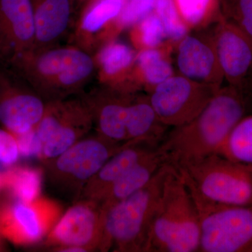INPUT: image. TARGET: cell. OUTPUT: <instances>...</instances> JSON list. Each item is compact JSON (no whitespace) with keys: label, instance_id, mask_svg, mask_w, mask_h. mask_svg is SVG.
<instances>
[{"label":"cell","instance_id":"ba28073f","mask_svg":"<svg viewBox=\"0 0 252 252\" xmlns=\"http://www.w3.org/2000/svg\"><path fill=\"white\" fill-rule=\"evenodd\" d=\"M94 124L89 102L78 99L50 101L35 127L42 144L39 158L45 162L58 157L86 137Z\"/></svg>","mask_w":252,"mask_h":252},{"label":"cell","instance_id":"484cf974","mask_svg":"<svg viewBox=\"0 0 252 252\" xmlns=\"http://www.w3.org/2000/svg\"><path fill=\"white\" fill-rule=\"evenodd\" d=\"M133 27L131 37L140 51L159 47L167 41L161 21L154 10Z\"/></svg>","mask_w":252,"mask_h":252},{"label":"cell","instance_id":"9a60e30c","mask_svg":"<svg viewBox=\"0 0 252 252\" xmlns=\"http://www.w3.org/2000/svg\"><path fill=\"white\" fill-rule=\"evenodd\" d=\"M36 29L31 0H0V61L34 49Z\"/></svg>","mask_w":252,"mask_h":252},{"label":"cell","instance_id":"8992f818","mask_svg":"<svg viewBox=\"0 0 252 252\" xmlns=\"http://www.w3.org/2000/svg\"><path fill=\"white\" fill-rule=\"evenodd\" d=\"M129 142H114L98 134L84 137L58 157L44 162V172L54 188L77 200L88 182Z\"/></svg>","mask_w":252,"mask_h":252},{"label":"cell","instance_id":"83f0119b","mask_svg":"<svg viewBox=\"0 0 252 252\" xmlns=\"http://www.w3.org/2000/svg\"><path fill=\"white\" fill-rule=\"evenodd\" d=\"M221 15L252 39V0H220Z\"/></svg>","mask_w":252,"mask_h":252},{"label":"cell","instance_id":"7a4b0ae2","mask_svg":"<svg viewBox=\"0 0 252 252\" xmlns=\"http://www.w3.org/2000/svg\"><path fill=\"white\" fill-rule=\"evenodd\" d=\"M200 238V219L193 197L172 166L164 182L145 252H198Z\"/></svg>","mask_w":252,"mask_h":252},{"label":"cell","instance_id":"ac0fdd59","mask_svg":"<svg viewBox=\"0 0 252 252\" xmlns=\"http://www.w3.org/2000/svg\"><path fill=\"white\" fill-rule=\"evenodd\" d=\"M167 162H168L166 157L158 147L153 154L112 184L98 200L104 216L111 207L130 196L148 184Z\"/></svg>","mask_w":252,"mask_h":252},{"label":"cell","instance_id":"d4e9b609","mask_svg":"<svg viewBox=\"0 0 252 252\" xmlns=\"http://www.w3.org/2000/svg\"><path fill=\"white\" fill-rule=\"evenodd\" d=\"M124 0H91L81 21V29L88 34L97 32L120 14Z\"/></svg>","mask_w":252,"mask_h":252},{"label":"cell","instance_id":"52a82bcc","mask_svg":"<svg viewBox=\"0 0 252 252\" xmlns=\"http://www.w3.org/2000/svg\"><path fill=\"white\" fill-rule=\"evenodd\" d=\"M200 219V252H252V205L214 203L191 193Z\"/></svg>","mask_w":252,"mask_h":252},{"label":"cell","instance_id":"7c38bea8","mask_svg":"<svg viewBox=\"0 0 252 252\" xmlns=\"http://www.w3.org/2000/svg\"><path fill=\"white\" fill-rule=\"evenodd\" d=\"M104 216L100 204L89 199H79L58 220L46 238V246L53 250L79 247L86 251L99 250L103 236Z\"/></svg>","mask_w":252,"mask_h":252},{"label":"cell","instance_id":"8fae6325","mask_svg":"<svg viewBox=\"0 0 252 252\" xmlns=\"http://www.w3.org/2000/svg\"><path fill=\"white\" fill-rule=\"evenodd\" d=\"M46 104L24 78L0 61V126L14 135L32 130L44 115Z\"/></svg>","mask_w":252,"mask_h":252},{"label":"cell","instance_id":"d6a6232c","mask_svg":"<svg viewBox=\"0 0 252 252\" xmlns=\"http://www.w3.org/2000/svg\"><path fill=\"white\" fill-rule=\"evenodd\" d=\"M251 83H252V74L251 77Z\"/></svg>","mask_w":252,"mask_h":252},{"label":"cell","instance_id":"30bf717a","mask_svg":"<svg viewBox=\"0 0 252 252\" xmlns=\"http://www.w3.org/2000/svg\"><path fill=\"white\" fill-rule=\"evenodd\" d=\"M61 204L41 196L33 201H18L0 209V236L18 245L39 243L49 235L63 214Z\"/></svg>","mask_w":252,"mask_h":252},{"label":"cell","instance_id":"4316f807","mask_svg":"<svg viewBox=\"0 0 252 252\" xmlns=\"http://www.w3.org/2000/svg\"><path fill=\"white\" fill-rule=\"evenodd\" d=\"M154 11L161 21L167 41L175 47L190 31L179 14L173 0H157Z\"/></svg>","mask_w":252,"mask_h":252},{"label":"cell","instance_id":"e575fe53","mask_svg":"<svg viewBox=\"0 0 252 252\" xmlns=\"http://www.w3.org/2000/svg\"><path fill=\"white\" fill-rule=\"evenodd\" d=\"M0 249H1V243H0Z\"/></svg>","mask_w":252,"mask_h":252},{"label":"cell","instance_id":"1f68e13d","mask_svg":"<svg viewBox=\"0 0 252 252\" xmlns=\"http://www.w3.org/2000/svg\"><path fill=\"white\" fill-rule=\"evenodd\" d=\"M5 187V174L0 175V188Z\"/></svg>","mask_w":252,"mask_h":252},{"label":"cell","instance_id":"ffe728a7","mask_svg":"<svg viewBox=\"0 0 252 252\" xmlns=\"http://www.w3.org/2000/svg\"><path fill=\"white\" fill-rule=\"evenodd\" d=\"M175 45L165 41L159 47L140 50L136 55L133 74L138 86H144L149 92L175 74L171 54Z\"/></svg>","mask_w":252,"mask_h":252},{"label":"cell","instance_id":"4dcf8cb0","mask_svg":"<svg viewBox=\"0 0 252 252\" xmlns=\"http://www.w3.org/2000/svg\"><path fill=\"white\" fill-rule=\"evenodd\" d=\"M19 149L20 154L23 157L39 158L42 144L36 133L35 127L26 133L15 135Z\"/></svg>","mask_w":252,"mask_h":252},{"label":"cell","instance_id":"7402d4cb","mask_svg":"<svg viewBox=\"0 0 252 252\" xmlns=\"http://www.w3.org/2000/svg\"><path fill=\"white\" fill-rule=\"evenodd\" d=\"M44 170L40 167H21L5 174V187L18 201H33L41 196Z\"/></svg>","mask_w":252,"mask_h":252},{"label":"cell","instance_id":"44dd1931","mask_svg":"<svg viewBox=\"0 0 252 252\" xmlns=\"http://www.w3.org/2000/svg\"><path fill=\"white\" fill-rule=\"evenodd\" d=\"M179 14L190 31L211 26L221 17L220 0H173Z\"/></svg>","mask_w":252,"mask_h":252},{"label":"cell","instance_id":"2e32d148","mask_svg":"<svg viewBox=\"0 0 252 252\" xmlns=\"http://www.w3.org/2000/svg\"><path fill=\"white\" fill-rule=\"evenodd\" d=\"M158 147L159 145L148 141H131L111 157L97 173L88 182L79 199H89L98 202L101 195L112 184L153 154Z\"/></svg>","mask_w":252,"mask_h":252},{"label":"cell","instance_id":"6da1fadb","mask_svg":"<svg viewBox=\"0 0 252 252\" xmlns=\"http://www.w3.org/2000/svg\"><path fill=\"white\" fill-rule=\"evenodd\" d=\"M247 107L244 90L222 86L193 120L167 132L159 148L174 167L218 154Z\"/></svg>","mask_w":252,"mask_h":252},{"label":"cell","instance_id":"3957f363","mask_svg":"<svg viewBox=\"0 0 252 252\" xmlns=\"http://www.w3.org/2000/svg\"><path fill=\"white\" fill-rule=\"evenodd\" d=\"M172 167L167 162L148 184L106 212L99 252H145L164 182Z\"/></svg>","mask_w":252,"mask_h":252},{"label":"cell","instance_id":"4fadbf2b","mask_svg":"<svg viewBox=\"0 0 252 252\" xmlns=\"http://www.w3.org/2000/svg\"><path fill=\"white\" fill-rule=\"evenodd\" d=\"M209 28L225 81L244 90L252 74V39L222 16Z\"/></svg>","mask_w":252,"mask_h":252},{"label":"cell","instance_id":"9c48e42d","mask_svg":"<svg viewBox=\"0 0 252 252\" xmlns=\"http://www.w3.org/2000/svg\"><path fill=\"white\" fill-rule=\"evenodd\" d=\"M220 88L175 74L149 92L148 97L159 120L175 127L196 117Z\"/></svg>","mask_w":252,"mask_h":252},{"label":"cell","instance_id":"f546056e","mask_svg":"<svg viewBox=\"0 0 252 252\" xmlns=\"http://www.w3.org/2000/svg\"><path fill=\"white\" fill-rule=\"evenodd\" d=\"M21 157L14 134L0 127V165L10 167L14 165Z\"/></svg>","mask_w":252,"mask_h":252},{"label":"cell","instance_id":"5b68a950","mask_svg":"<svg viewBox=\"0 0 252 252\" xmlns=\"http://www.w3.org/2000/svg\"><path fill=\"white\" fill-rule=\"evenodd\" d=\"M175 167L189 190L205 200L223 205H252V165L216 154Z\"/></svg>","mask_w":252,"mask_h":252},{"label":"cell","instance_id":"e0dca14e","mask_svg":"<svg viewBox=\"0 0 252 252\" xmlns=\"http://www.w3.org/2000/svg\"><path fill=\"white\" fill-rule=\"evenodd\" d=\"M133 94L113 89L101 95L94 102H89L99 135L119 143L130 142L127 126L129 104Z\"/></svg>","mask_w":252,"mask_h":252},{"label":"cell","instance_id":"603a6c76","mask_svg":"<svg viewBox=\"0 0 252 252\" xmlns=\"http://www.w3.org/2000/svg\"><path fill=\"white\" fill-rule=\"evenodd\" d=\"M136 55L125 43L111 41L99 54L98 62L102 74L111 81L124 77L135 64Z\"/></svg>","mask_w":252,"mask_h":252},{"label":"cell","instance_id":"5bb4252c","mask_svg":"<svg viewBox=\"0 0 252 252\" xmlns=\"http://www.w3.org/2000/svg\"><path fill=\"white\" fill-rule=\"evenodd\" d=\"M175 48L179 74L190 80L221 87L225 79L210 28L188 33Z\"/></svg>","mask_w":252,"mask_h":252},{"label":"cell","instance_id":"cb8c5ba5","mask_svg":"<svg viewBox=\"0 0 252 252\" xmlns=\"http://www.w3.org/2000/svg\"><path fill=\"white\" fill-rule=\"evenodd\" d=\"M233 161L252 165V115L235 126L219 154Z\"/></svg>","mask_w":252,"mask_h":252},{"label":"cell","instance_id":"277c9868","mask_svg":"<svg viewBox=\"0 0 252 252\" xmlns=\"http://www.w3.org/2000/svg\"><path fill=\"white\" fill-rule=\"evenodd\" d=\"M44 98L64 99L84 84L94 70L89 54L74 48H55L37 54L34 50L7 63Z\"/></svg>","mask_w":252,"mask_h":252},{"label":"cell","instance_id":"d6986e66","mask_svg":"<svg viewBox=\"0 0 252 252\" xmlns=\"http://www.w3.org/2000/svg\"><path fill=\"white\" fill-rule=\"evenodd\" d=\"M35 21L38 46H46L57 40L66 31L72 14L74 0H31Z\"/></svg>","mask_w":252,"mask_h":252},{"label":"cell","instance_id":"f1b7e54d","mask_svg":"<svg viewBox=\"0 0 252 252\" xmlns=\"http://www.w3.org/2000/svg\"><path fill=\"white\" fill-rule=\"evenodd\" d=\"M157 0H126L120 14L113 22L117 29L134 26L154 9Z\"/></svg>","mask_w":252,"mask_h":252},{"label":"cell","instance_id":"836d02e7","mask_svg":"<svg viewBox=\"0 0 252 252\" xmlns=\"http://www.w3.org/2000/svg\"><path fill=\"white\" fill-rule=\"evenodd\" d=\"M76 1H83V0H76Z\"/></svg>","mask_w":252,"mask_h":252},{"label":"cell","instance_id":"d590c367","mask_svg":"<svg viewBox=\"0 0 252 252\" xmlns=\"http://www.w3.org/2000/svg\"><path fill=\"white\" fill-rule=\"evenodd\" d=\"M124 1H126V0H124Z\"/></svg>","mask_w":252,"mask_h":252}]
</instances>
